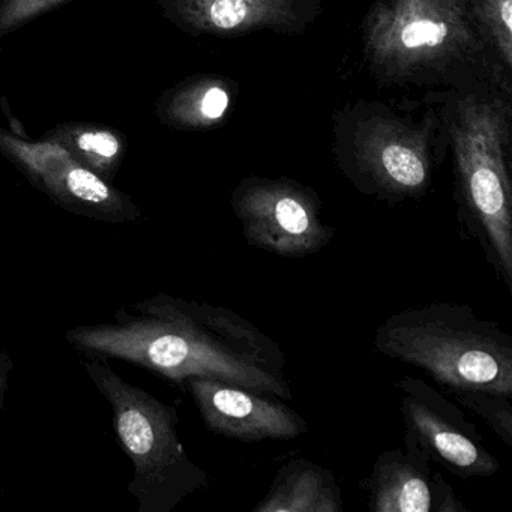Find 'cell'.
I'll use <instances>...</instances> for the list:
<instances>
[{"label": "cell", "instance_id": "15", "mask_svg": "<svg viewBox=\"0 0 512 512\" xmlns=\"http://www.w3.org/2000/svg\"><path fill=\"white\" fill-rule=\"evenodd\" d=\"M43 139L64 146L77 163L109 182L118 175L128 148L125 134L106 125L61 124Z\"/></svg>", "mask_w": 512, "mask_h": 512}, {"label": "cell", "instance_id": "1", "mask_svg": "<svg viewBox=\"0 0 512 512\" xmlns=\"http://www.w3.org/2000/svg\"><path fill=\"white\" fill-rule=\"evenodd\" d=\"M119 310L115 322L70 329L65 340L88 356L140 365L175 383L212 377L293 400L287 359L277 341L236 311L158 293Z\"/></svg>", "mask_w": 512, "mask_h": 512}, {"label": "cell", "instance_id": "19", "mask_svg": "<svg viewBox=\"0 0 512 512\" xmlns=\"http://www.w3.org/2000/svg\"><path fill=\"white\" fill-rule=\"evenodd\" d=\"M451 485L440 473H431V512H466Z\"/></svg>", "mask_w": 512, "mask_h": 512}, {"label": "cell", "instance_id": "16", "mask_svg": "<svg viewBox=\"0 0 512 512\" xmlns=\"http://www.w3.org/2000/svg\"><path fill=\"white\" fill-rule=\"evenodd\" d=\"M472 4L485 44L509 73L512 67V0H472Z\"/></svg>", "mask_w": 512, "mask_h": 512}, {"label": "cell", "instance_id": "9", "mask_svg": "<svg viewBox=\"0 0 512 512\" xmlns=\"http://www.w3.org/2000/svg\"><path fill=\"white\" fill-rule=\"evenodd\" d=\"M203 422L212 433L239 442L292 440L308 433V422L274 395L251 391L212 377H188Z\"/></svg>", "mask_w": 512, "mask_h": 512}, {"label": "cell", "instance_id": "13", "mask_svg": "<svg viewBox=\"0 0 512 512\" xmlns=\"http://www.w3.org/2000/svg\"><path fill=\"white\" fill-rule=\"evenodd\" d=\"M253 511L343 512V500L331 470L296 457L278 469L268 493Z\"/></svg>", "mask_w": 512, "mask_h": 512}, {"label": "cell", "instance_id": "10", "mask_svg": "<svg viewBox=\"0 0 512 512\" xmlns=\"http://www.w3.org/2000/svg\"><path fill=\"white\" fill-rule=\"evenodd\" d=\"M190 35L235 38L259 31L296 34L320 13L322 0H154Z\"/></svg>", "mask_w": 512, "mask_h": 512}, {"label": "cell", "instance_id": "8", "mask_svg": "<svg viewBox=\"0 0 512 512\" xmlns=\"http://www.w3.org/2000/svg\"><path fill=\"white\" fill-rule=\"evenodd\" d=\"M397 388L406 425L404 445L421 449L431 461L461 479L488 478L500 469L499 460L460 406L416 377L404 376Z\"/></svg>", "mask_w": 512, "mask_h": 512}, {"label": "cell", "instance_id": "18", "mask_svg": "<svg viewBox=\"0 0 512 512\" xmlns=\"http://www.w3.org/2000/svg\"><path fill=\"white\" fill-rule=\"evenodd\" d=\"M67 2L68 0H0V40Z\"/></svg>", "mask_w": 512, "mask_h": 512}, {"label": "cell", "instance_id": "4", "mask_svg": "<svg viewBox=\"0 0 512 512\" xmlns=\"http://www.w3.org/2000/svg\"><path fill=\"white\" fill-rule=\"evenodd\" d=\"M487 47L472 0H377L364 23L367 64L394 83L449 76Z\"/></svg>", "mask_w": 512, "mask_h": 512}, {"label": "cell", "instance_id": "20", "mask_svg": "<svg viewBox=\"0 0 512 512\" xmlns=\"http://www.w3.org/2000/svg\"><path fill=\"white\" fill-rule=\"evenodd\" d=\"M13 368V359H11L10 353L0 346V415H2V409H4L8 383H10V374Z\"/></svg>", "mask_w": 512, "mask_h": 512}, {"label": "cell", "instance_id": "14", "mask_svg": "<svg viewBox=\"0 0 512 512\" xmlns=\"http://www.w3.org/2000/svg\"><path fill=\"white\" fill-rule=\"evenodd\" d=\"M235 89L220 77L197 76L167 89L155 106L161 124L178 131H203L226 121Z\"/></svg>", "mask_w": 512, "mask_h": 512}, {"label": "cell", "instance_id": "3", "mask_svg": "<svg viewBox=\"0 0 512 512\" xmlns=\"http://www.w3.org/2000/svg\"><path fill=\"white\" fill-rule=\"evenodd\" d=\"M452 151L464 232L512 289L511 106L499 95H464L452 106Z\"/></svg>", "mask_w": 512, "mask_h": 512}, {"label": "cell", "instance_id": "5", "mask_svg": "<svg viewBox=\"0 0 512 512\" xmlns=\"http://www.w3.org/2000/svg\"><path fill=\"white\" fill-rule=\"evenodd\" d=\"M85 368L109 401L116 436L133 461L128 491L139 502V512H172L208 487V473L188 457L179 439L175 407L122 379L106 358L88 356Z\"/></svg>", "mask_w": 512, "mask_h": 512}, {"label": "cell", "instance_id": "6", "mask_svg": "<svg viewBox=\"0 0 512 512\" xmlns=\"http://www.w3.org/2000/svg\"><path fill=\"white\" fill-rule=\"evenodd\" d=\"M428 134L392 116L364 118L341 146V169L361 193L389 205L421 199L433 179Z\"/></svg>", "mask_w": 512, "mask_h": 512}, {"label": "cell", "instance_id": "11", "mask_svg": "<svg viewBox=\"0 0 512 512\" xmlns=\"http://www.w3.org/2000/svg\"><path fill=\"white\" fill-rule=\"evenodd\" d=\"M65 211L107 224L139 220L140 211L130 196L116 190L112 182L77 163L73 157L53 167L35 185Z\"/></svg>", "mask_w": 512, "mask_h": 512}, {"label": "cell", "instance_id": "12", "mask_svg": "<svg viewBox=\"0 0 512 512\" xmlns=\"http://www.w3.org/2000/svg\"><path fill=\"white\" fill-rule=\"evenodd\" d=\"M431 460L415 446L386 449L367 481L374 512H431Z\"/></svg>", "mask_w": 512, "mask_h": 512}, {"label": "cell", "instance_id": "17", "mask_svg": "<svg viewBox=\"0 0 512 512\" xmlns=\"http://www.w3.org/2000/svg\"><path fill=\"white\" fill-rule=\"evenodd\" d=\"M455 403L484 419L506 446H512L511 398L487 391L455 392Z\"/></svg>", "mask_w": 512, "mask_h": 512}, {"label": "cell", "instance_id": "2", "mask_svg": "<svg viewBox=\"0 0 512 512\" xmlns=\"http://www.w3.org/2000/svg\"><path fill=\"white\" fill-rule=\"evenodd\" d=\"M377 352L421 368L449 394L487 391L512 398V337L469 305L433 302L389 316Z\"/></svg>", "mask_w": 512, "mask_h": 512}, {"label": "cell", "instance_id": "7", "mask_svg": "<svg viewBox=\"0 0 512 512\" xmlns=\"http://www.w3.org/2000/svg\"><path fill=\"white\" fill-rule=\"evenodd\" d=\"M245 241L283 259H304L331 244L334 227L322 220L311 188L289 178L242 179L230 196Z\"/></svg>", "mask_w": 512, "mask_h": 512}]
</instances>
